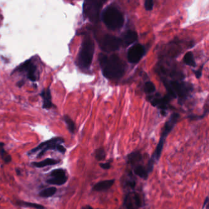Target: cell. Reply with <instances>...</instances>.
<instances>
[{
	"label": "cell",
	"mask_w": 209,
	"mask_h": 209,
	"mask_svg": "<svg viewBox=\"0 0 209 209\" xmlns=\"http://www.w3.org/2000/svg\"><path fill=\"white\" fill-rule=\"evenodd\" d=\"M64 142H65V140L61 137H53L49 140L41 142L36 147L31 149L29 151L28 155H32L39 152L37 156V158H39L43 156L48 150H51L58 151L62 154H65L66 152V149L61 145V143Z\"/></svg>",
	"instance_id": "5b68a950"
},
{
	"label": "cell",
	"mask_w": 209,
	"mask_h": 209,
	"mask_svg": "<svg viewBox=\"0 0 209 209\" xmlns=\"http://www.w3.org/2000/svg\"><path fill=\"white\" fill-rule=\"evenodd\" d=\"M5 144L3 142H0V157L6 164H9L11 162L12 157L4 149Z\"/></svg>",
	"instance_id": "ffe728a7"
},
{
	"label": "cell",
	"mask_w": 209,
	"mask_h": 209,
	"mask_svg": "<svg viewBox=\"0 0 209 209\" xmlns=\"http://www.w3.org/2000/svg\"><path fill=\"white\" fill-rule=\"evenodd\" d=\"M143 90L144 92L147 93V94H150L155 92V90H156V87H155V85L152 82L148 81L144 84Z\"/></svg>",
	"instance_id": "d4e9b609"
},
{
	"label": "cell",
	"mask_w": 209,
	"mask_h": 209,
	"mask_svg": "<svg viewBox=\"0 0 209 209\" xmlns=\"http://www.w3.org/2000/svg\"><path fill=\"white\" fill-rule=\"evenodd\" d=\"M82 208H84V209H88V208H90V209H92L93 208V207L92 206H84L82 207Z\"/></svg>",
	"instance_id": "d6a6232c"
},
{
	"label": "cell",
	"mask_w": 209,
	"mask_h": 209,
	"mask_svg": "<svg viewBox=\"0 0 209 209\" xmlns=\"http://www.w3.org/2000/svg\"><path fill=\"white\" fill-rule=\"evenodd\" d=\"M39 95L42 99V108L46 110H49L54 108L55 105L52 103V98L50 87L42 90Z\"/></svg>",
	"instance_id": "5bb4252c"
},
{
	"label": "cell",
	"mask_w": 209,
	"mask_h": 209,
	"mask_svg": "<svg viewBox=\"0 0 209 209\" xmlns=\"http://www.w3.org/2000/svg\"><path fill=\"white\" fill-rule=\"evenodd\" d=\"M100 167L105 170H108L109 169L111 168V164L110 162H108V163H100Z\"/></svg>",
	"instance_id": "f1b7e54d"
},
{
	"label": "cell",
	"mask_w": 209,
	"mask_h": 209,
	"mask_svg": "<svg viewBox=\"0 0 209 209\" xmlns=\"http://www.w3.org/2000/svg\"><path fill=\"white\" fill-rule=\"evenodd\" d=\"M132 168L134 173L136 175L139 176V177H141L145 180L147 179L150 172L147 167H145L143 165L139 164L133 166Z\"/></svg>",
	"instance_id": "ac0fdd59"
},
{
	"label": "cell",
	"mask_w": 209,
	"mask_h": 209,
	"mask_svg": "<svg viewBox=\"0 0 209 209\" xmlns=\"http://www.w3.org/2000/svg\"><path fill=\"white\" fill-rule=\"evenodd\" d=\"M94 46L92 39L86 36L82 41L77 60L78 66L82 69H88L92 65Z\"/></svg>",
	"instance_id": "3957f363"
},
{
	"label": "cell",
	"mask_w": 209,
	"mask_h": 209,
	"mask_svg": "<svg viewBox=\"0 0 209 209\" xmlns=\"http://www.w3.org/2000/svg\"><path fill=\"white\" fill-rule=\"evenodd\" d=\"M180 116L179 114L174 113L171 115L168 120L165 123L164 126L163 128L159 142L152 155V158L150 159V160L152 161L153 162L155 163V161H159L161 155L162 153L166 139L169 135V134L174 129V128L175 127L177 123L178 122L180 119Z\"/></svg>",
	"instance_id": "277c9868"
},
{
	"label": "cell",
	"mask_w": 209,
	"mask_h": 209,
	"mask_svg": "<svg viewBox=\"0 0 209 209\" xmlns=\"http://www.w3.org/2000/svg\"><path fill=\"white\" fill-rule=\"evenodd\" d=\"M183 61L184 63L188 66L191 67H196V66L193 54H192L191 52H188L186 53L183 58Z\"/></svg>",
	"instance_id": "cb8c5ba5"
},
{
	"label": "cell",
	"mask_w": 209,
	"mask_h": 209,
	"mask_svg": "<svg viewBox=\"0 0 209 209\" xmlns=\"http://www.w3.org/2000/svg\"><path fill=\"white\" fill-rule=\"evenodd\" d=\"M153 7V0H145V8L149 11L152 10Z\"/></svg>",
	"instance_id": "83f0119b"
},
{
	"label": "cell",
	"mask_w": 209,
	"mask_h": 209,
	"mask_svg": "<svg viewBox=\"0 0 209 209\" xmlns=\"http://www.w3.org/2000/svg\"><path fill=\"white\" fill-rule=\"evenodd\" d=\"M172 99L168 94H166L163 97H161L159 93H157L154 96H148L147 97V100L150 102L152 106L157 107L161 111H166L169 108V103Z\"/></svg>",
	"instance_id": "8fae6325"
},
{
	"label": "cell",
	"mask_w": 209,
	"mask_h": 209,
	"mask_svg": "<svg viewBox=\"0 0 209 209\" xmlns=\"http://www.w3.org/2000/svg\"><path fill=\"white\" fill-rule=\"evenodd\" d=\"M168 94L173 98H179V100H185L193 90V86L188 82H183L182 80H168L161 78Z\"/></svg>",
	"instance_id": "7a4b0ae2"
},
{
	"label": "cell",
	"mask_w": 209,
	"mask_h": 209,
	"mask_svg": "<svg viewBox=\"0 0 209 209\" xmlns=\"http://www.w3.org/2000/svg\"><path fill=\"white\" fill-rule=\"evenodd\" d=\"M115 183V180H107L101 181L98 183H96L93 187V191H103L110 189V188L113 186Z\"/></svg>",
	"instance_id": "2e32d148"
},
{
	"label": "cell",
	"mask_w": 209,
	"mask_h": 209,
	"mask_svg": "<svg viewBox=\"0 0 209 209\" xmlns=\"http://www.w3.org/2000/svg\"><path fill=\"white\" fill-rule=\"evenodd\" d=\"M17 72L25 74L26 77L33 82H36L39 79L38 67L34 60L32 58L20 64L19 66L14 69L11 74Z\"/></svg>",
	"instance_id": "ba28073f"
},
{
	"label": "cell",
	"mask_w": 209,
	"mask_h": 209,
	"mask_svg": "<svg viewBox=\"0 0 209 209\" xmlns=\"http://www.w3.org/2000/svg\"><path fill=\"white\" fill-rule=\"evenodd\" d=\"M60 163V160L53 159V158H46L44 160L41 161L31 163V165L37 168H42L46 167V166L56 165Z\"/></svg>",
	"instance_id": "d6986e66"
},
{
	"label": "cell",
	"mask_w": 209,
	"mask_h": 209,
	"mask_svg": "<svg viewBox=\"0 0 209 209\" xmlns=\"http://www.w3.org/2000/svg\"><path fill=\"white\" fill-rule=\"evenodd\" d=\"M124 206L126 208H140L142 206L140 195L136 192H131L127 194L124 200Z\"/></svg>",
	"instance_id": "4fadbf2b"
},
{
	"label": "cell",
	"mask_w": 209,
	"mask_h": 209,
	"mask_svg": "<svg viewBox=\"0 0 209 209\" xmlns=\"http://www.w3.org/2000/svg\"><path fill=\"white\" fill-rule=\"evenodd\" d=\"M142 160V155L140 151H135L128 154L127 156V163L132 167L140 164Z\"/></svg>",
	"instance_id": "9a60e30c"
},
{
	"label": "cell",
	"mask_w": 209,
	"mask_h": 209,
	"mask_svg": "<svg viewBox=\"0 0 209 209\" xmlns=\"http://www.w3.org/2000/svg\"><path fill=\"white\" fill-rule=\"evenodd\" d=\"M50 178L47 180L48 184L61 186L65 184L68 181V176L66 170L61 168L55 169L50 173Z\"/></svg>",
	"instance_id": "30bf717a"
},
{
	"label": "cell",
	"mask_w": 209,
	"mask_h": 209,
	"mask_svg": "<svg viewBox=\"0 0 209 209\" xmlns=\"http://www.w3.org/2000/svg\"><path fill=\"white\" fill-rule=\"evenodd\" d=\"M63 120L66 124L69 131L72 134H74L76 131V125H75L74 121L71 119V117L68 115H65L63 116Z\"/></svg>",
	"instance_id": "603a6c76"
},
{
	"label": "cell",
	"mask_w": 209,
	"mask_h": 209,
	"mask_svg": "<svg viewBox=\"0 0 209 209\" xmlns=\"http://www.w3.org/2000/svg\"><path fill=\"white\" fill-rule=\"evenodd\" d=\"M25 80H20V81H19L17 83H16V85H17L18 87L21 88V87H22L23 86V85H25Z\"/></svg>",
	"instance_id": "4dcf8cb0"
},
{
	"label": "cell",
	"mask_w": 209,
	"mask_h": 209,
	"mask_svg": "<svg viewBox=\"0 0 209 209\" xmlns=\"http://www.w3.org/2000/svg\"><path fill=\"white\" fill-rule=\"evenodd\" d=\"M106 152L103 147H100L98 149H96L94 152V157L96 159L100 161L104 160L106 158Z\"/></svg>",
	"instance_id": "484cf974"
},
{
	"label": "cell",
	"mask_w": 209,
	"mask_h": 209,
	"mask_svg": "<svg viewBox=\"0 0 209 209\" xmlns=\"http://www.w3.org/2000/svg\"><path fill=\"white\" fill-rule=\"evenodd\" d=\"M194 73L195 74V76L196 77V78L199 79L201 76H202V69H198L197 71H195Z\"/></svg>",
	"instance_id": "f546056e"
},
{
	"label": "cell",
	"mask_w": 209,
	"mask_h": 209,
	"mask_svg": "<svg viewBox=\"0 0 209 209\" xmlns=\"http://www.w3.org/2000/svg\"><path fill=\"white\" fill-rule=\"evenodd\" d=\"M99 61L103 76L109 80H118L125 73L124 62L116 55L107 56L100 54Z\"/></svg>",
	"instance_id": "6da1fadb"
},
{
	"label": "cell",
	"mask_w": 209,
	"mask_h": 209,
	"mask_svg": "<svg viewBox=\"0 0 209 209\" xmlns=\"http://www.w3.org/2000/svg\"><path fill=\"white\" fill-rule=\"evenodd\" d=\"M125 185L126 186H128L132 189H134L136 186V181L135 178L132 176V174L130 173L128 174V177L126 179Z\"/></svg>",
	"instance_id": "4316f807"
},
{
	"label": "cell",
	"mask_w": 209,
	"mask_h": 209,
	"mask_svg": "<svg viewBox=\"0 0 209 209\" xmlns=\"http://www.w3.org/2000/svg\"><path fill=\"white\" fill-rule=\"evenodd\" d=\"M108 0H84L83 15L91 22L96 23L99 20L100 11Z\"/></svg>",
	"instance_id": "52a82bcc"
},
{
	"label": "cell",
	"mask_w": 209,
	"mask_h": 209,
	"mask_svg": "<svg viewBox=\"0 0 209 209\" xmlns=\"http://www.w3.org/2000/svg\"><path fill=\"white\" fill-rule=\"evenodd\" d=\"M137 39V34L136 31L129 30L126 32L123 36V38L121 39L122 44L127 47L134 43Z\"/></svg>",
	"instance_id": "e0dca14e"
},
{
	"label": "cell",
	"mask_w": 209,
	"mask_h": 209,
	"mask_svg": "<svg viewBox=\"0 0 209 209\" xmlns=\"http://www.w3.org/2000/svg\"><path fill=\"white\" fill-rule=\"evenodd\" d=\"M121 44L122 41L119 37L106 34L101 40V48L102 50L106 52H111L117 50Z\"/></svg>",
	"instance_id": "9c48e42d"
},
{
	"label": "cell",
	"mask_w": 209,
	"mask_h": 209,
	"mask_svg": "<svg viewBox=\"0 0 209 209\" xmlns=\"http://www.w3.org/2000/svg\"><path fill=\"white\" fill-rule=\"evenodd\" d=\"M57 188H55L54 186H51V187L47 188H45L44 190H41L39 192L38 195L41 197L48 198V197H50L53 196H54L57 192Z\"/></svg>",
	"instance_id": "44dd1931"
},
{
	"label": "cell",
	"mask_w": 209,
	"mask_h": 209,
	"mask_svg": "<svg viewBox=\"0 0 209 209\" xmlns=\"http://www.w3.org/2000/svg\"><path fill=\"white\" fill-rule=\"evenodd\" d=\"M15 204L23 207H28V208H37V209H42L45 208L46 207L43 206L37 203L34 202H25L23 201H18L15 202Z\"/></svg>",
	"instance_id": "7402d4cb"
},
{
	"label": "cell",
	"mask_w": 209,
	"mask_h": 209,
	"mask_svg": "<svg viewBox=\"0 0 209 209\" xmlns=\"http://www.w3.org/2000/svg\"><path fill=\"white\" fill-rule=\"evenodd\" d=\"M208 202H209V199H208V197H206V199H205V201H204V203H203V207H202V208H204L205 207H206V206L207 204V203H208Z\"/></svg>",
	"instance_id": "1f68e13d"
},
{
	"label": "cell",
	"mask_w": 209,
	"mask_h": 209,
	"mask_svg": "<svg viewBox=\"0 0 209 209\" xmlns=\"http://www.w3.org/2000/svg\"><path fill=\"white\" fill-rule=\"evenodd\" d=\"M146 53L145 47L139 44L132 46L128 52V60L131 63H137Z\"/></svg>",
	"instance_id": "7c38bea8"
},
{
	"label": "cell",
	"mask_w": 209,
	"mask_h": 209,
	"mask_svg": "<svg viewBox=\"0 0 209 209\" xmlns=\"http://www.w3.org/2000/svg\"><path fill=\"white\" fill-rule=\"evenodd\" d=\"M102 20L109 29L121 28L124 23V17L120 10L114 6H109L102 13Z\"/></svg>",
	"instance_id": "8992f818"
}]
</instances>
